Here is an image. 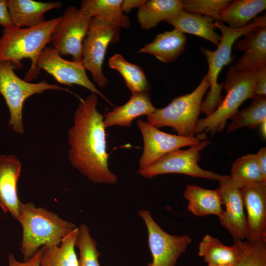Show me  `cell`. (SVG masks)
Masks as SVG:
<instances>
[{"mask_svg":"<svg viewBox=\"0 0 266 266\" xmlns=\"http://www.w3.org/2000/svg\"><path fill=\"white\" fill-rule=\"evenodd\" d=\"M80 100L68 132V157L71 165L95 183L113 184L118 177L108 167L103 116L97 110L98 97Z\"/></svg>","mask_w":266,"mask_h":266,"instance_id":"obj_1","label":"cell"},{"mask_svg":"<svg viewBox=\"0 0 266 266\" xmlns=\"http://www.w3.org/2000/svg\"><path fill=\"white\" fill-rule=\"evenodd\" d=\"M22 229L20 250L24 261L44 246L59 245L77 227L56 213L31 202H21L17 219Z\"/></svg>","mask_w":266,"mask_h":266,"instance_id":"obj_2","label":"cell"},{"mask_svg":"<svg viewBox=\"0 0 266 266\" xmlns=\"http://www.w3.org/2000/svg\"><path fill=\"white\" fill-rule=\"evenodd\" d=\"M61 19L58 17L33 27L4 29L0 37V61H9L15 69H20L24 66L21 61L29 59L31 66L24 80L36 79L40 70L37 66L39 56L51 42L53 30Z\"/></svg>","mask_w":266,"mask_h":266,"instance_id":"obj_3","label":"cell"},{"mask_svg":"<svg viewBox=\"0 0 266 266\" xmlns=\"http://www.w3.org/2000/svg\"><path fill=\"white\" fill-rule=\"evenodd\" d=\"M266 24V15L256 18L245 27L233 29L229 28L221 21L214 22L216 28L221 33L220 43L214 50L200 47V51L204 55L208 66L206 75L209 84L210 90L201 103V112L206 116L210 115L218 107L223 100L221 92L223 83H218V78L223 67L232 64L233 57L232 55L233 46L241 36H244L256 27Z\"/></svg>","mask_w":266,"mask_h":266,"instance_id":"obj_4","label":"cell"},{"mask_svg":"<svg viewBox=\"0 0 266 266\" xmlns=\"http://www.w3.org/2000/svg\"><path fill=\"white\" fill-rule=\"evenodd\" d=\"M257 69L239 72L230 67L223 84L226 96L213 113L205 118L198 120L196 133H203L206 135L210 132L213 136L224 130L227 120L232 118L241 104L255 96L254 88Z\"/></svg>","mask_w":266,"mask_h":266,"instance_id":"obj_5","label":"cell"},{"mask_svg":"<svg viewBox=\"0 0 266 266\" xmlns=\"http://www.w3.org/2000/svg\"><path fill=\"white\" fill-rule=\"evenodd\" d=\"M208 88L209 84L205 75L193 91L174 98L165 107L156 108L147 116L146 122L157 129L170 127L180 136L195 137L202 99Z\"/></svg>","mask_w":266,"mask_h":266,"instance_id":"obj_6","label":"cell"},{"mask_svg":"<svg viewBox=\"0 0 266 266\" xmlns=\"http://www.w3.org/2000/svg\"><path fill=\"white\" fill-rule=\"evenodd\" d=\"M14 69L11 62L0 61V94L3 97L9 111V126L15 133L22 134L24 132L23 107L27 98L49 90L69 91L45 80L34 83L23 80L16 75Z\"/></svg>","mask_w":266,"mask_h":266,"instance_id":"obj_7","label":"cell"},{"mask_svg":"<svg viewBox=\"0 0 266 266\" xmlns=\"http://www.w3.org/2000/svg\"><path fill=\"white\" fill-rule=\"evenodd\" d=\"M120 29L110 23L92 18L83 42L81 61L83 66L91 73L94 81L101 88L108 82L102 71L106 49L110 43L118 42Z\"/></svg>","mask_w":266,"mask_h":266,"instance_id":"obj_8","label":"cell"},{"mask_svg":"<svg viewBox=\"0 0 266 266\" xmlns=\"http://www.w3.org/2000/svg\"><path fill=\"white\" fill-rule=\"evenodd\" d=\"M209 143L208 140L204 139L191 146L189 149H175L166 154L147 168L137 171V173L147 178L159 174L180 173L219 181L222 175L204 170L198 165L201 158L200 151Z\"/></svg>","mask_w":266,"mask_h":266,"instance_id":"obj_9","label":"cell"},{"mask_svg":"<svg viewBox=\"0 0 266 266\" xmlns=\"http://www.w3.org/2000/svg\"><path fill=\"white\" fill-rule=\"evenodd\" d=\"M92 18L80 9L68 6L53 30L52 47L61 56L70 55L73 61H81L82 44Z\"/></svg>","mask_w":266,"mask_h":266,"instance_id":"obj_10","label":"cell"},{"mask_svg":"<svg viewBox=\"0 0 266 266\" xmlns=\"http://www.w3.org/2000/svg\"><path fill=\"white\" fill-rule=\"evenodd\" d=\"M138 215L146 225L149 249L152 256L151 266H175L192 242L190 236L171 235L156 223L150 212L141 210Z\"/></svg>","mask_w":266,"mask_h":266,"instance_id":"obj_11","label":"cell"},{"mask_svg":"<svg viewBox=\"0 0 266 266\" xmlns=\"http://www.w3.org/2000/svg\"><path fill=\"white\" fill-rule=\"evenodd\" d=\"M37 66L52 75L59 83L68 86H82L92 94H97L112 105V103L90 80L82 61H68L63 58L52 46L45 47L41 51Z\"/></svg>","mask_w":266,"mask_h":266,"instance_id":"obj_12","label":"cell"},{"mask_svg":"<svg viewBox=\"0 0 266 266\" xmlns=\"http://www.w3.org/2000/svg\"><path fill=\"white\" fill-rule=\"evenodd\" d=\"M136 124L143 140V150L139 160L138 171L147 168L172 151L197 144L203 140L199 135L186 137L167 133L140 119L137 121Z\"/></svg>","mask_w":266,"mask_h":266,"instance_id":"obj_13","label":"cell"},{"mask_svg":"<svg viewBox=\"0 0 266 266\" xmlns=\"http://www.w3.org/2000/svg\"><path fill=\"white\" fill-rule=\"evenodd\" d=\"M247 212L245 238L252 243H266V183L240 189Z\"/></svg>","mask_w":266,"mask_h":266,"instance_id":"obj_14","label":"cell"},{"mask_svg":"<svg viewBox=\"0 0 266 266\" xmlns=\"http://www.w3.org/2000/svg\"><path fill=\"white\" fill-rule=\"evenodd\" d=\"M218 188L225 210L219 218L220 223L231 234L233 240H244L246 232V216L240 189L231 183L230 175H222Z\"/></svg>","mask_w":266,"mask_h":266,"instance_id":"obj_15","label":"cell"},{"mask_svg":"<svg viewBox=\"0 0 266 266\" xmlns=\"http://www.w3.org/2000/svg\"><path fill=\"white\" fill-rule=\"evenodd\" d=\"M22 164L13 154L0 155V207L17 220L21 201L17 184Z\"/></svg>","mask_w":266,"mask_h":266,"instance_id":"obj_16","label":"cell"},{"mask_svg":"<svg viewBox=\"0 0 266 266\" xmlns=\"http://www.w3.org/2000/svg\"><path fill=\"white\" fill-rule=\"evenodd\" d=\"M244 36L234 44L235 49L243 51L244 53L231 66L240 72L266 65V24L256 27Z\"/></svg>","mask_w":266,"mask_h":266,"instance_id":"obj_17","label":"cell"},{"mask_svg":"<svg viewBox=\"0 0 266 266\" xmlns=\"http://www.w3.org/2000/svg\"><path fill=\"white\" fill-rule=\"evenodd\" d=\"M156 109L151 102L149 91L133 94L126 103L108 112L103 123L105 128L114 126L130 127L134 119L142 115L148 116Z\"/></svg>","mask_w":266,"mask_h":266,"instance_id":"obj_18","label":"cell"},{"mask_svg":"<svg viewBox=\"0 0 266 266\" xmlns=\"http://www.w3.org/2000/svg\"><path fill=\"white\" fill-rule=\"evenodd\" d=\"M8 11L14 26L31 28L46 21L44 14L54 8H60L59 2H42L33 0H7Z\"/></svg>","mask_w":266,"mask_h":266,"instance_id":"obj_19","label":"cell"},{"mask_svg":"<svg viewBox=\"0 0 266 266\" xmlns=\"http://www.w3.org/2000/svg\"><path fill=\"white\" fill-rule=\"evenodd\" d=\"M187 37L174 29L157 34L150 43L143 46L138 54H149L165 64L175 61L185 49Z\"/></svg>","mask_w":266,"mask_h":266,"instance_id":"obj_20","label":"cell"},{"mask_svg":"<svg viewBox=\"0 0 266 266\" xmlns=\"http://www.w3.org/2000/svg\"><path fill=\"white\" fill-rule=\"evenodd\" d=\"M213 18L182 10L165 22L183 33H189L203 38L217 46L221 35L216 32Z\"/></svg>","mask_w":266,"mask_h":266,"instance_id":"obj_21","label":"cell"},{"mask_svg":"<svg viewBox=\"0 0 266 266\" xmlns=\"http://www.w3.org/2000/svg\"><path fill=\"white\" fill-rule=\"evenodd\" d=\"M188 201V210L198 217L215 215L220 218L224 213L221 195L219 189H206L188 185L184 192Z\"/></svg>","mask_w":266,"mask_h":266,"instance_id":"obj_22","label":"cell"},{"mask_svg":"<svg viewBox=\"0 0 266 266\" xmlns=\"http://www.w3.org/2000/svg\"><path fill=\"white\" fill-rule=\"evenodd\" d=\"M266 8V0H232L221 13V22L230 28L241 29L257 18Z\"/></svg>","mask_w":266,"mask_h":266,"instance_id":"obj_23","label":"cell"},{"mask_svg":"<svg viewBox=\"0 0 266 266\" xmlns=\"http://www.w3.org/2000/svg\"><path fill=\"white\" fill-rule=\"evenodd\" d=\"M182 10V3L180 0H147L138 8L137 19L143 29L149 30Z\"/></svg>","mask_w":266,"mask_h":266,"instance_id":"obj_24","label":"cell"},{"mask_svg":"<svg viewBox=\"0 0 266 266\" xmlns=\"http://www.w3.org/2000/svg\"><path fill=\"white\" fill-rule=\"evenodd\" d=\"M122 0H83L80 9L92 18L110 23L119 28L131 26L129 17L121 9Z\"/></svg>","mask_w":266,"mask_h":266,"instance_id":"obj_25","label":"cell"},{"mask_svg":"<svg viewBox=\"0 0 266 266\" xmlns=\"http://www.w3.org/2000/svg\"><path fill=\"white\" fill-rule=\"evenodd\" d=\"M78 227L62 239L59 245L42 247L40 266H78L75 251Z\"/></svg>","mask_w":266,"mask_h":266,"instance_id":"obj_26","label":"cell"},{"mask_svg":"<svg viewBox=\"0 0 266 266\" xmlns=\"http://www.w3.org/2000/svg\"><path fill=\"white\" fill-rule=\"evenodd\" d=\"M239 249L233 242L226 246L217 238L206 234L200 242L198 255L203 258L208 266H233L237 259Z\"/></svg>","mask_w":266,"mask_h":266,"instance_id":"obj_27","label":"cell"},{"mask_svg":"<svg viewBox=\"0 0 266 266\" xmlns=\"http://www.w3.org/2000/svg\"><path fill=\"white\" fill-rule=\"evenodd\" d=\"M109 66L118 71L132 92L136 94L149 91L151 89L142 67L127 61L120 54H116L108 60Z\"/></svg>","mask_w":266,"mask_h":266,"instance_id":"obj_28","label":"cell"},{"mask_svg":"<svg viewBox=\"0 0 266 266\" xmlns=\"http://www.w3.org/2000/svg\"><path fill=\"white\" fill-rule=\"evenodd\" d=\"M230 177L232 184L239 189L265 182L255 154H252L243 156L234 161Z\"/></svg>","mask_w":266,"mask_h":266,"instance_id":"obj_29","label":"cell"},{"mask_svg":"<svg viewBox=\"0 0 266 266\" xmlns=\"http://www.w3.org/2000/svg\"><path fill=\"white\" fill-rule=\"evenodd\" d=\"M247 107L238 111L232 117L227 133L246 127L254 129L266 121V96H255Z\"/></svg>","mask_w":266,"mask_h":266,"instance_id":"obj_30","label":"cell"},{"mask_svg":"<svg viewBox=\"0 0 266 266\" xmlns=\"http://www.w3.org/2000/svg\"><path fill=\"white\" fill-rule=\"evenodd\" d=\"M75 247L79 252L78 266H100V253L97 249L96 241L91 236L88 227L81 224L78 227Z\"/></svg>","mask_w":266,"mask_h":266,"instance_id":"obj_31","label":"cell"},{"mask_svg":"<svg viewBox=\"0 0 266 266\" xmlns=\"http://www.w3.org/2000/svg\"><path fill=\"white\" fill-rule=\"evenodd\" d=\"M239 249L237 259L233 266H266V243H252L233 240Z\"/></svg>","mask_w":266,"mask_h":266,"instance_id":"obj_32","label":"cell"},{"mask_svg":"<svg viewBox=\"0 0 266 266\" xmlns=\"http://www.w3.org/2000/svg\"><path fill=\"white\" fill-rule=\"evenodd\" d=\"M229 0H181L185 11L210 17L215 22L221 21L223 10L231 1Z\"/></svg>","mask_w":266,"mask_h":266,"instance_id":"obj_33","label":"cell"},{"mask_svg":"<svg viewBox=\"0 0 266 266\" xmlns=\"http://www.w3.org/2000/svg\"><path fill=\"white\" fill-rule=\"evenodd\" d=\"M254 94L255 96H266V65L257 69Z\"/></svg>","mask_w":266,"mask_h":266,"instance_id":"obj_34","label":"cell"},{"mask_svg":"<svg viewBox=\"0 0 266 266\" xmlns=\"http://www.w3.org/2000/svg\"><path fill=\"white\" fill-rule=\"evenodd\" d=\"M42 247L32 257L22 262L17 261L13 254L10 253L8 256L9 266H40V258Z\"/></svg>","mask_w":266,"mask_h":266,"instance_id":"obj_35","label":"cell"},{"mask_svg":"<svg viewBox=\"0 0 266 266\" xmlns=\"http://www.w3.org/2000/svg\"><path fill=\"white\" fill-rule=\"evenodd\" d=\"M0 25L4 29L15 27L9 14L7 0H0Z\"/></svg>","mask_w":266,"mask_h":266,"instance_id":"obj_36","label":"cell"},{"mask_svg":"<svg viewBox=\"0 0 266 266\" xmlns=\"http://www.w3.org/2000/svg\"><path fill=\"white\" fill-rule=\"evenodd\" d=\"M255 156L264 181L266 182V148H261Z\"/></svg>","mask_w":266,"mask_h":266,"instance_id":"obj_37","label":"cell"},{"mask_svg":"<svg viewBox=\"0 0 266 266\" xmlns=\"http://www.w3.org/2000/svg\"><path fill=\"white\" fill-rule=\"evenodd\" d=\"M146 0H122L121 9L124 13L128 14L134 8H140Z\"/></svg>","mask_w":266,"mask_h":266,"instance_id":"obj_38","label":"cell"},{"mask_svg":"<svg viewBox=\"0 0 266 266\" xmlns=\"http://www.w3.org/2000/svg\"><path fill=\"white\" fill-rule=\"evenodd\" d=\"M260 133L264 138L266 137V121L262 122L260 125Z\"/></svg>","mask_w":266,"mask_h":266,"instance_id":"obj_39","label":"cell"},{"mask_svg":"<svg viewBox=\"0 0 266 266\" xmlns=\"http://www.w3.org/2000/svg\"><path fill=\"white\" fill-rule=\"evenodd\" d=\"M147 266H151V265H150V263L148 264V265H147Z\"/></svg>","mask_w":266,"mask_h":266,"instance_id":"obj_40","label":"cell"},{"mask_svg":"<svg viewBox=\"0 0 266 266\" xmlns=\"http://www.w3.org/2000/svg\"><path fill=\"white\" fill-rule=\"evenodd\" d=\"M230 266V265H225V266Z\"/></svg>","mask_w":266,"mask_h":266,"instance_id":"obj_41","label":"cell"}]
</instances>
